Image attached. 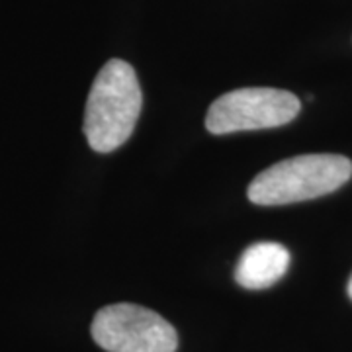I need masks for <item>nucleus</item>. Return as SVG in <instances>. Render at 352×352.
Here are the masks:
<instances>
[{"label":"nucleus","instance_id":"1","mask_svg":"<svg viewBox=\"0 0 352 352\" xmlns=\"http://www.w3.org/2000/svg\"><path fill=\"white\" fill-rule=\"evenodd\" d=\"M141 87L133 67L112 59L96 75L85 112V135L94 151L110 153L133 133L141 112Z\"/></svg>","mask_w":352,"mask_h":352},{"label":"nucleus","instance_id":"2","mask_svg":"<svg viewBox=\"0 0 352 352\" xmlns=\"http://www.w3.org/2000/svg\"><path fill=\"white\" fill-rule=\"evenodd\" d=\"M352 176V163L342 155H298L268 166L249 186V200L258 206H284L331 194Z\"/></svg>","mask_w":352,"mask_h":352},{"label":"nucleus","instance_id":"3","mask_svg":"<svg viewBox=\"0 0 352 352\" xmlns=\"http://www.w3.org/2000/svg\"><path fill=\"white\" fill-rule=\"evenodd\" d=\"M302 104L296 94L280 88L231 90L210 106L206 127L214 135L268 129L289 124Z\"/></svg>","mask_w":352,"mask_h":352},{"label":"nucleus","instance_id":"4","mask_svg":"<svg viewBox=\"0 0 352 352\" xmlns=\"http://www.w3.org/2000/svg\"><path fill=\"white\" fill-rule=\"evenodd\" d=\"M92 337L108 352H175V327L159 314L133 303L100 309L92 321Z\"/></svg>","mask_w":352,"mask_h":352},{"label":"nucleus","instance_id":"5","mask_svg":"<svg viewBox=\"0 0 352 352\" xmlns=\"http://www.w3.org/2000/svg\"><path fill=\"white\" fill-rule=\"evenodd\" d=\"M289 266V252L280 243H254L241 254L235 268L237 284L247 289H264L276 284Z\"/></svg>","mask_w":352,"mask_h":352},{"label":"nucleus","instance_id":"6","mask_svg":"<svg viewBox=\"0 0 352 352\" xmlns=\"http://www.w3.org/2000/svg\"><path fill=\"white\" fill-rule=\"evenodd\" d=\"M349 296H351V300H352V276L351 280H349Z\"/></svg>","mask_w":352,"mask_h":352}]
</instances>
